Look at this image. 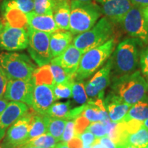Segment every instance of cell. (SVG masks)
Here are the masks:
<instances>
[{
  "mask_svg": "<svg viewBox=\"0 0 148 148\" xmlns=\"http://www.w3.org/2000/svg\"><path fill=\"white\" fill-rule=\"evenodd\" d=\"M102 14L100 6L92 1L72 0L69 31L73 35L86 32L98 21Z\"/></svg>",
  "mask_w": 148,
  "mask_h": 148,
  "instance_id": "7a4b0ae2",
  "label": "cell"
},
{
  "mask_svg": "<svg viewBox=\"0 0 148 148\" xmlns=\"http://www.w3.org/2000/svg\"><path fill=\"white\" fill-rule=\"evenodd\" d=\"M0 66L8 79H30L36 69L27 55L12 51L0 53Z\"/></svg>",
  "mask_w": 148,
  "mask_h": 148,
  "instance_id": "8992f818",
  "label": "cell"
},
{
  "mask_svg": "<svg viewBox=\"0 0 148 148\" xmlns=\"http://www.w3.org/2000/svg\"><path fill=\"white\" fill-rule=\"evenodd\" d=\"M35 111L31 108L18 119L6 131L1 143V148H20L27 143Z\"/></svg>",
  "mask_w": 148,
  "mask_h": 148,
  "instance_id": "ba28073f",
  "label": "cell"
},
{
  "mask_svg": "<svg viewBox=\"0 0 148 148\" xmlns=\"http://www.w3.org/2000/svg\"><path fill=\"white\" fill-rule=\"evenodd\" d=\"M29 108L27 104L19 101H10L8 102L5 108L0 113V141L4 138L7 130Z\"/></svg>",
  "mask_w": 148,
  "mask_h": 148,
  "instance_id": "5bb4252c",
  "label": "cell"
},
{
  "mask_svg": "<svg viewBox=\"0 0 148 148\" xmlns=\"http://www.w3.org/2000/svg\"><path fill=\"white\" fill-rule=\"evenodd\" d=\"M55 148H69V147H68V145H66V143H64V142H60V143H58L56 145Z\"/></svg>",
  "mask_w": 148,
  "mask_h": 148,
  "instance_id": "bcb514c9",
  "label": "cell"
},
{
  "mask_svg": "<svg viewBox=\"0 0 148 148\" xmlns=\"http://www.w3.org/2000/svg\"><path fill=\"white\" fill-rule=\"evenodd\" d=\"M147 92H148V91H147Z\"/></svg>",
  "mask_w": 148,
  "mask_h": 148,
  "instance_id": "6f0895ef",
  "label": "cell"
},
{
  "mask_svg": "<svg viewBox=\"0 0 148 148\" xmlns=\"http://www.w3.org/2000/svg\"><path fill=\"white\" fill-rule=\"evenodd\" d=\"M82 115L87 118L90 122L103 121L108 119V114L105 106L104 99H90L85 104Z\"/></svg>",
  "mask_w": 148,
  "mask_h": 148,
  "instance_id": "d6986e66",
  "label": "cell"
},
{
  "mask_svg": "<svg viewBox=\"0 0 148 148\" xmlns=\"http://www.w3.org/2000/svg\"><path fill=\"white\" fill-rule=\"evenodd\" d=\"M121 23L123 29L132 38H137L141 42H148V23L141 8L133 5Z\"/></svg>",
  "mask_w": 148,
  "mask_h": 148,
  "instance_id": "30bf717a",
  "label": "cell"
},
{
  "mask_svg": "<svg viewBox=\"0 0 148 148\" xmlns=\"http://www.w3.org/2000/svg\"><path fill=\"white\" fill-rule=\"evenodd\" d=\"M124 145L137 148H148V129L143 125L136 132L127 135Z\"/></svg>",
  "mask_w": 148,
  "mask_h": 148,
  "instance_id": "d4e9b609",
  "label": "cell"
},
{
  "mask_svg": "<svg viewBox=\"0 0 148 148\" xmlns=\"http://www.w3.org/2000/svg\"><path fill=\"white\" fill-rule=\"evenodd\" d=\"M71 2L70 0H54L53 16L60 30L69 31Z\"/></svg>",
  "mask_w": 148,
  "mask_h": 148,
  "instance_id": "44dd1931",
  "label": "cell"
},
{
  "mask_svg": "<svg viewBox=\"0 0 148 148\" xmlns=\"http://www.w3.org/2000/svg\"><path fill=\"white\" fill-rule=\"evenodd\" d=\"M58 142H59L58 140L50 134L45 133L38 137L30 140L24 145L33 146L38 148H55Z\"/></svg>",
  "mask_w": 148,
  "mask_h": 148,
  "instance_id": "f546056e",
  "label": "cell"
},
{
  "mask_svg": "<svg viewBox=\"0 0 148 148\" xmlns=\"http://www.w3.org/2000/svg\"><path fill=\"white\" fill-rule=\"evenodd\" d=\"M75 81L74 77L66 82L54 84L53 85V92L56 100L61 99H66L72 97V86Z\"/></svg>",
  "mask_w": 148,
  "mask_h": 148,
  "instance_id": "f1b7e54d",
  "label": "cell"
},
{
  "mask_svg": "<svg viewBox=\"0 0 148 148\" xmlns=\"http://www.w3.org/2000/svg\"><path fill=\"white\" fill-rule=\"evenodd\" d=\"M143 125L148 129V119L145 120V121H143Z\"/></svg>",
  "mask_w": 148,
  "mask_h": 148,
  "instance_id": "c3c4849f",
  "label": "cell"
},
{
  "mask_svg": "<svg viewBox=\"0 0 148 148\" xmlns=\"http://www.w3.org/2000/svg\"><path fill=\"white\" fill-rule=\"evenodd\" d=\"M32 77L35 84H47L51 86L55 84L49 64L36 69Z\"/></svg>",
  "mask_w": 148,
  "mask_h": 148,
  "instance_id": "4316f807",
  "label": "cell"
},
{
  "mask_svg": "<svg viewBox=\"0 0 148 148\" xmlns=\"http://www.w3.org/2000/svg\"><path fill=\"white\" fill-rule=\"evenodd\" d=\"M139 63L141 73L148 82V47L140 52Z\"/></svg>",
  "mask_w": 148,
  "mask_h": 148,
  "instance_id": "8d00e7d4",
  "label": "cell"
},
{
  "mask_svg": "<svg viewBox=\"0 0 148 148\" xmlns=\"http://www.w3.org/2000/svg\"><path fill=\"white\" fill-rule=\"evenodd\" d=\"M34 0H4L1 5L3 14L10 10H16L23 14L34 11Z\"/></svg>",
  "mask_w": 148,
  "mask_h": 148,
  "instance_id": "603a6c76",
  "label": "cell"
},
{
  "mask_svg": "<svg viewBox=\"0 0 148 148\" xmlns=\"http://www.w3.org/2000/svg\"><path fill=\"white\" fill-rule=\"evenodd\" d=\"M8 103V101L6 99H0V113L5 108Z\"/></svg>",
  "mask_w": 148,
  "mask_h": 148,
  "instance_id": "7bdbcfd3",
  "label": "cell"
},
{
  "mask_svg": "<svg viewBox=\"0 0 148 148\" xmlns=\"http://www.w3.org/2000/svg\"><path fill=\"white\" fill-rule=\"evenodd\" d=\"M112 69V58L108 60L105 65L96 72L88 82L85 83V90L90 99H104V90L110 84V74Z\"/></svg>",
  "mask_w": 148,
  "mask_h": 148,
  "instance_id": "7c38bea8",
  "label": "cell"
},
{
  "mask_svg": "<svg viewBox=\"0 0 148 148\" xmlns=\"http://www.w3.org/2000/svg\"><path fill=\"white\" fill-rule=\"evenodd\" d=\"M49 64H50L51 71L52 72L55 84L66 82V81L69 80L70 79L73 77H70L69 75H68L67 73L60 66L53 63H50Z\"/></svg>",
  "mask_w": 148,
  "mask_h": 148,
  "instance_id": "836d02e7",
  "label": "cell"
},
{
  "mask_svg": "<svg viewBox=\"0 0 148 148\" xmlns=\"http://www.w3.org/2000/svg\"><path fill=\"white\" fill-rule=\"evenodd\" d=\"M34 86L33 77L27 79H8L4 99L24 103L31 108Z\"/></svg>",
  "mask_w": 148,
  "mask_h": 148,
  "instance_id": "8fae6325",
  "label": "cell"
},
{
  "mask_svg": "<svg viewBox=\"0 0 148 148\" xmlns=\"http://www.w3.org/2000/svg\"><path fill=\"white\" fill-rule=\"evenodd\" d=\"M78 136L82 140L83 146L92 145L95 142L96 138H97L91 132L88 130H85L84 132L79 134Z\"/></svg>",
  "mask_w": 148,
  "mask_h": 148,
  "instance_id": "74e56055",
  "label": "cell"
},
{
  "mask_svg": "<svg viewBox=\"0 0 148 148\" xmlns=\"http://www.w3.org/2000/svg\"><path fill=\"white\" fill-rule=\"evenodd\" d=\"M70 110V101L66 102L53 103L48 109L45 115L53 118L66 119Z\"/></svg>",
  "mask_w": 148,
  "mask_h": 148,
  "instance_id": "83f0119b",
  "label": "cell"
},
{
  "mask_svg": "<svg viewBox=\"0 0 148 148\" xmlns=\"http://www.w3.org/2000/svg\"><path fill=\"white\" fill-rule=\"evenodd\" d=\"M148 119V96L138 101L130 107L121 121H128L130 120L143 122Z\"/></svg>",
  "mask_w": 148,
  "mask_h": 148,
  "instance_id": "7402d4cb",
  "label": "cell"
},
{
  "mask_svg": "<svg viewBox=\"0 0 148 148\" xmlns=\"http://www.w3.org/2000/svg\"><path fill=\"white\" fill-rule=\"evenodd\" d=\"M82 148H91V145H89V146H83Z\"/></svg>",
  "mask_w": 148,
  "mask_h": 148,
  "instance_id": "db71d44e",
  "label": "cell"
},
{
  "mask_svg": "<svg viewBox=\"0 0 148 148\" xmlns=\"http://www.w3.org/2000/svg\"><path fill=\"white\" fill-rule=\"evenodd\" d=\"M8 81V79L7 78L5 72L0 66V99H3L4 98Z\"/></svg>",
  "mask_w": 148,
  "mask_h": 148,
  "instance_id": "f35d334b",
  "label": "cell"
},
{
  "mask_svg": "<svg viewBox=\"0 0 148 148\" xmlns=\"http://www.w3.org/2000/svg\"><path fill=\"white\" fill-rule=\"evenodd\" d=\"M91 148H106L105 146L102 145L100 142H99V138H96L93 144L91 145Z\"/></svg>",
  "mask_w": 148,
  "mask_h": 148,
  "instance_id": "ee69618b",
  "label": "cell"
},
{
  "mask_svg": "<svg viewBox=\"0 0 148 148\" xmlns=\"http://www.w3.org/2000/svg\"><path fill=\"white\" fill-rule=\"evenodd\" d=\"M77 1H95V0H77Z\"/></svg>",
  "mask_w": 148,
  "mask_h": 148,
  "instance_id": "f5cc1de1",
  "label": "cell"
},
{
  "mask_svg": "<svg viewBox=\"0 0 148 148\" xmlns=\"http://www.w3.org/2000/svg\"><path fill=\"white\" fill-rule=\"evenodd\" d=\"M142 12H143V16L145 18V21L148 23V5L142 8Z\"/></svg>",
  "mask_w": 148,
  "mask_h": 148,
  "instance_id": "f6af8a7d",
  "label": "cell"
},
{
  "mask_svg": "<svg viewBox=\"0 0 148 148\" xmlns=\"http://www.w3.org/2000/svg\"><path fill=\"white\" fill-rule=\"evenodd\" d=\"M86 130L91 132L97 138H101L108 134L106 125L103 121L92 122Z\"/></svg>",
  "mask_w": 148,
  "mask_h": 148,
  "instance_id": "d6a6232c",
  "label": "cell"
},
{
  "mask_svg": "<svg viewBox=\"0 0 148 148\" xmlns=\"http://www.w3.org/2000/svg\"><path fill=\"white\" fill-rule=\"evenodd\" d=\"M116 148H125L124 145H116Z\"/></svg>",
  "mask_w": 148,
  "mask_h": 148,
  "instance_id": "816d5d0a",
  "label": "cell"
},
{
  "mask_svg": "<svg viewBox=\"0 0 148 148\" xmlns=\"http://www.w3.org/2000/svg\"><path fill=\"white\" fill-rule=\"evenodd\" d=\"M52 86L47 84H35L31 108L37 113L45 115L56 101Z\"/></svg>",
  "mask_w": 148,
  "mask_h": 148,
  "instance_id": "9a60e30c",
  "label": "cell"
},
{
  "mask_svg": "<svg viewBox=\"0 0 148 148\" xmlns=\"http://www.w3.org/2000/svg\"><path fill=\"white\" fill-rule=\"evenodd\" d=\"M29 27L36 30L52 34L60 30L56 23L53 14H38L34 11L25 14Z\"/></svg>",
  "mask_w": 148,
  "mask_h": 148,
  "instance_id": "ac0fdd59",
  "label": "cell"
},
{
  "mask_svg": "<svg viewBox=\"0 0 148 148\" xmlns=\"http://www.w3.org/2000/svg\"><path fill=\"white\" fill-rule=\"evenodd\" d=\"M101 12L112 23L121 22L133 7L130 0H97Z\"/></svg>",
  "mask_w": 148,
  "mask_h": 148,
  "instance_id": "4fadbf2b",
  "label": "cell"
},
{
  "mask_svg": "<svg viewBox=\"0 0 148 148\" xmlns=\"http://www.w3.org/2000/svg\"><path fill=\"white\" fill-rule=\"evenodd\" d=\"M0 148H1V145H0Z\"/></svg>",
  "mask_w": 148,
  "mask_h": 148,
  "instance_id": "9f6ffc18",
  "label": "cell"
},
{
  "mask_svg": "<svg viewBox=\"0 0 148 148\" xmlns=\"http://www.w3.org/2000/svg\"><path fill=\"white\" fill-rule=\"evenodd\" d=\"M28 42L27 28L5 22L0 36V47L8 51H21L27 49Z\"/></svg>",
  "mask_w": 148,
  "mask_h": 148,
  "instance_id": "9c48e42d",
  "label": "cell"
},
{
  "mask_svg": "<svg viewBox=\"0 0 148 148\" xmlns=\"http://www.w3.org/2000/svg\"><path fill=\"white\" fill-rule=\"evenodd\" d=\"M66 145L69 148H82L83 143L82 140L78 136H75L74 137L69 140Z\"/></svg>",
  "mask_w": 148,
  "mask_h": 148,
  "instance_id": "ab89813d",
  "label": "cell"
},
{
  "mask_svg": "<svg viewBox=\"0 0 148 148\" xmlns=\"http://www.w3.org/2000/svg\"><path fill=\"white\" fill-rule=\"evenodd\" d=\"M83 53L71 43L60 55L53 58L50 63L60 66L68 75L74 77Z\"/></svg>",
  "mask_w": 148,
  "mask_h": 148,
  "instance_id": "2e32d148",
  "label": "cell"
},
{
  "mask_svg": "<svg viewBox=\"0 0 148 148\" xmlns=\"http://www.w3.org/2000/svg\"><path fill=\"white\" fill-rule=\"evenodd\" d=\"M148 82L139 71L125 74L114 79L111 92L128 104L134 105L147 95Z\"/></svg>",
  "mask_w": 148,
  "mask_h": 148,
  "instance_id": "6da1fadb",
  "label": "cell"
},
{
  "mask_svg": "<svg viewBox=\"0 0 148 148\" xmlns=\"http://www.w3.org/2000/svg\"><path fill=\"white\" fill-rule=\"evenodd\" d=\"M20 148H38L36 147H33V146H27V145H24L23 147H20Z\"/></svg>",
  "mask_w": 148,
  "mask_h": 148,
  "instance_id": "681fc988",
  "label": "cell"
},
{
  "mask_svg": "<svg viewBox=\"0 0 148 148\" xmlns=\"http://www.w3.org/2000/svg\"><path fill=\"white\" fill-rule=\"evenodd\" d=\"M75 123V136H79L84 132L90 125V121L84 116L80 115L74 120Z\"/></svg>",
  "mask_w": 148,
  "mask_h": 148,
  "instance_id": "d590c367",
  "label": "cell"
},
{
  "mask_svg": "<svg viewBox=\"0 0 148 148\" xmlns=\"http://www.w3.org/2000/svg\"><path fill=\"white\" fill-rule=\"evenodd\" d=\"M67 120L47 116V133L50 134L58 141H60Z\"/></svg>",
  "mask_w": 148,
  "mask_h": 148,
  "instance_id": "484cf974",
  "label": "cell"
},
{
  "mask_svg": "<svg viewBox=\"0 0 148 148\" xmlns=\"http://www.w3.org/2000/svg\"><path fill=\"white\" fill-rule=\"evenodd\" d=\"M115 42L114 38L83 53L78 68L74 75L75 81H83L89 77L104 64L113 52Z\"/></svg>",
  "mask_w": 148,
  "mask_h": 148,
  "instance_id": "277c9868",
  "label": "cell"
},
{
  "mask_svg": "<svg viewBox=\"0 0 148 148\" xmlns=\"http://www.w3.org/2000/svg\"><path fill=\"white\" fill-rule=\"evenodd\" d=\"M1 8H0V11H1ZM0 18H1V17H0Z\"/></svg>",
  "mask_w": 148,
  "mask_h": 148,
  "instance_id": "11a10c76",
  "label": "cell"
},
{
  "mask_svg": "<svg viewBox=\"0 0 148 148\" xmlns=\"http://www.w3.org/2000/svg\"><path fill=\"white\" fill-rule=\"evenodd\" d=\"M73 34L70 31L58 30L50 34L49 47L52 59L60 55L72 43Z\"/></svg>",
  "mask_w": 148,
  "mask_h": 148,
  "instance_id": "ffe728a7",
  "label": "cell"
},
{
  "mask_svg": "<svg viewBox=\"0 0 148 148\" xmlns=\"http://www.w3.org/2000/svg\"><path fill=\"white\" fill-rule=\"evenodd\" d=\"M34 12L38 14H53L54 0H34Z\"/></svg>",
  "mask_w": 148,
  "mask_h": 148,
  "instance_id": "1f68e13d",
  "label": "cell"
},
{
  "mask_svg": "<svg viewBox=\"0 0 148 148\" xmlns=\"http://www.w3.org/2000/svg\"><path fill=\"white\" fill-rule=\"evenodd\" d=\"M28 47L27 51L33 60L39 67L50 64L52 57L49 47L50 34L27 27Z\"/></svg>",
  "mask_w": 148,
  "mask_h": 148,
  "instance_id": "52a82bcc",
  "label": "cell"
},
{
  "mask_svg": "<svg viewBox=\"0 0 148 148\" xmlns=\"http://www.w3.org/2000/svg\"><path fill=\"white\" fill-rule=\"evenodd\" d=\"M4 23L5 21H3L1 18H0V36H1V32H2L3 26H4Z\"/></svg>",
  "mask_w": 148,
  "mask_h": 148,
  "instance_id": "7dc6e473",
  "label": "cell"
},
{
  "mask_svg": "<svg viewBox=\"0 0 148 148\" xmlns=\"http://www.w3.org/2000/svg\"><path fill=\"white\" fill-rule=\"evenodd\" d=\"M75 136V123L74 120H68L64 127L63 134L61 137V142L67 143Z\"/></svg>",
  "mask_w": 148,
  "mask_h": 148,
  "instance_id": "e575fe53",
  "label": "cell"
},
{
  "mask_svg": "<svg viewBox=\"0 0 148 148\" xmlns=\"http://www.w3.org/2000/svg\"><path fill=\"white\" fill-rule=\"evenodd\" d=\"M104 103L109 119L113 123L121 122L132 106L112 92L104 99Z\"/></svg>",
  "mask_w": 148,
  "mask_h": 148,
  "instance_id": "e0dca14e",
  "label": "cell"
},
{
  "mask_svg": "<svg viewBox=\"0 0 148 148\" xmlns=\"http://www.w3.org/2000/svg\"><path fill=\"white\" fill-rule=\"evenodd\" d=\"M130 1L133 5L141 8L148 5V0H130Z\"/></svg>",
  "mask_w": 148,
  "mask_h": 148,
  "instance_id": "b9f144b4",
  "label": "cell"
},
{
  "mask_svg": "<svg viewBox=\"0 0 148 148\" xmlns=\"http://www.w3.org/2000/svg\"><path fill=\"white\" fill-rule=\"evenodd\" d=\"M85 83L83 81H74L72 86V97L79 104H85L88 102V95L85 90Z\"/></svg>",
  "mask_w": 148,
  "mask_h": 148,
  "instance_id": "4dcf8cb0",
  "label": "cell"
},
{
  "mask_svg": "<svg viewBox=\"0 0 148 148\" xmlns=\"http://www.w3.org/2000/svg\"><path fill=\"white\" fill-rule=\"evenodd\" d=\"M142 42L137 38H125L116 46L112 56V69L116 77L135 71L139 57V46Z\"/></svg>",
  "mask_w": 148,
  "mask_h": 148,
  "instance_id": "3957f363",
  "label": "cell"
},
{
  "mask_svg": "<svg viewBox=\"0 0 148 148\" xmlns=\"http://www.w3.org/2000/svg\"><path fill=\"white\" fill-rule=\"evenodd\" d=\"M99 142L104 145L106 148H116V145L110 139L108 136H103V137L99 138Z\"/></svg>",
  "mask_w": 148,
  "mask_h": 148,
  "instance_id": "60d3db41",
  "label": "cell"
},
{
  "mask_svg": "<svg viewBox=\"0 0 148 148\" xmlns=\"http://www.w3.org/2000/svg\"><path fill=\"white\" fill-rule=\"evenodd\" d=\"M125 145V148H137L136 147H134V146L130 145Z\"/></svg>",
  "mask_w": 148,
  "mask_h": 148,
  "instance_id": "f907efd6",
  "label": "cell"
},
{
  "mask_svg": "<svg viewBox=\"0 0 148 148\" xmlns=\"http://www.w3.org/2000/svg\"><path fill=\"white\" fill-rule=\"evenodd\" d=\"M112 33V23L106 16H103L88 31L76 35L73 39L72 44L83 53H85L108 41Z\"/></svg>",
  "mask_w": 148,
  "mask_h": 148,
  "instance_id": "5b68a950",
  "label": "cell"
},
{
  "mask_svg": "<svg viewBox=\"0 0 148 148\" xmlns=\"http://www.w3.org/2000/svg\"><path fill=\"white\" fill-rule=\"evenodd\" d=\"M47 116L42 115L35 112L31 123L30 129L27 138V143L33 138L38 137L47 133Z\"/></svg>",
  "mask_w": 148,
  "mask_h": 148,
  "instance_id": "cb8c5ba5",
  "label": "cell"
}]
</instances>
